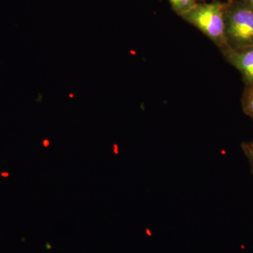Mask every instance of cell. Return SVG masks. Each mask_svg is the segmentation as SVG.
Instances as JSON below:
<instances>
[{"label":"cell","instance_id":"obj_1","mask_svg":"<svg viewBox=\"0 0 253 253\" xmlns=\"http://www.w3.org/2000/svg\"><path fill=\"white\" fill-rule=\"evenodd\" d=\"M226 6L227 1L198 2L192 9L181 16L211 40L222 54L229 51L226 38Z\"/></svg>","mask_w":253,"mask_h":253},{"label":"cell","instance_id":"obj_7","mask_svg":"<svg viewBox=\"0 0 253 253\" xmlns=\"http://www.w3.org/2000/svg\"><path fill=\"white\" fill-rule=\"evenodd\" d=\"M239 1L253 11V0H239Z\"/></svg>","mask_w":253,"mask_h":253},{"label":"cell","instance_id":"obj_5","mask_svg":"<svg viewBox=\"0 0 253 253\" xmlns=\"http://www.w3.org/2000/svg\"><path fill=\"white\" fill-rule=\"evenodd\" d=\"M174 12L179 16L189 11L197 4L196 0H169Z\"/></svg>","mask_w":253,"mask_h":253},{"label":"cell","instance_id":"obj_4","mask_svg":"<svg viewBox=\"0 0 253 253\" xmlns=\"http://www.w3.org/2000/svg\"><path fill=\"white\" fill-rule=\"evenodd\" d=\"M241 104L245 114L253 120V84L245 87Z\"/></svg>","mask_w":253,"mask_h":253},{"label":"cell","instance_id":"obj_3","mask_svg":"<svg viewBox=\"0 0 253 253\" xmlns=\"http://www.w3.org/2000/svg\"><path fill=\"white\" fill-rule=\"evenodd\" d=\"M223 56L239 71L246 86L253 84V47L229 50Z\"/></svg>","mask_w":253,"mask_h":253},{"label":"cell","instance_id":"obj_8","mask_svg":"<svg viewBox=\"0 0 253 253\" xmlns=\"http://www.w3.org/2000/svg\"><path fill=\"white\" fill-rule=\"evenodd\" d=\"M43 146H44V147H47L49 145V141L48 140H44L43 141Z\"/></svg>","mask_w":253,"mask_h":253},{"label":"cell","instance_id":"obj_2","mask_svg":"<svg viewBox=\"0 0 253 253\" xmlns=\"http://www.w3.org/2000/svg\"><path fill=\"white\" fill-rule=\"evenodd\" d=\"M226 38L229 50L253 47V11L240 1H227Z\"/></svg>","mask_w":253,"mask_h":253},{"label":"cell","instance_id":"obj_6","mask_svg":"<svg viewBox=\"0 0 253 253\" xmlns=\"http://www.w3.org/2000/svg\"><path fill=\"white\" fill-rule=\"evenodd\" d=\"M243 151L246 155V158L249 160L251 166V170L253 174V141L244 142L241 145Z\"/></svg>","mask_w":253,"mask_h":253},{"label":"cell","instance_id":"obj_9","mask_svg":"<svg viewBox=\"0 0 253 253\" xmlns=\"http://www.w3.org/2000/svg\"><path fill=\"white\" fill-rule=\"evenodd\" d=\"M1 176H3V177H7V176H9V173L6 172H1Z\"/></svg>","mask_w":253,"mask_h":253},{"label":"cell","instance_id":"obj_10","mask_svg":"<svg viewBox=\"0 0 253 253\" xmlns=\"http://www.w3.org/2000/svg\"><path fill=\"white\" fill-rule=\"evenodd\" d=\"M205 1V0H196V1ZM214 1H219V0H214ZM227 1H231V0H227Z\"/></svg>","mask_w":253,"mask_h":253}]
</instances>
